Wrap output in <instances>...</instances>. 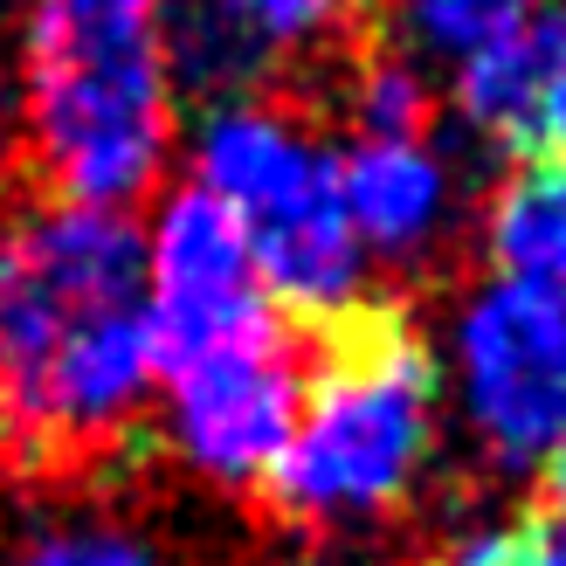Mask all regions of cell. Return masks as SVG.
<instances>
[{
  "mask_svg": "<svg viewBox=\"0 0 566 566\" xmlns=\"http://www.w3.org/2000/svg\"><path fill=\"white\" fill-rule=\"evenodd\" d=\"M512 539V566H566V504L525 512L518 525H504Z\"/></svg>",
  "mask_w": 566,
  "mask_h": 566,
  "instance_id": "cell-15",
  "label": "cell"
},
{
  "mask_svg": "<svg viewBox=\"0 0 566 566\" xmlns=\"http://www.w3.org/2000/svg\"><path fill=\"white\" fill-rule=\"evenodd\" d=\"M201 193H214L249 242L263 297L291 318L338 325L359 311L366 249L353 242L346 201H338V153H325L297 118L270 104H214L201 125Z\"/></svg>",
  "mask_w": 566,
  "mask_h": 566,
  "instance_id": "cell-4",
  "label": "cell"
},
{
  "mask_svg": "<svg viewBox=\"0 0 566 566\" xmlns=\"http://www.w3.org/2000/svg\"><path fill=\"white\" fill-rule=\"evenodd\" d=\"M297 394L304 366L276 325L242 346L174 366L166 374V436H174L180 463L214 484H270L297 421Z\"/></svg>",
  "mask_w": 566,
  "mask_h": 566,
  "instance_id": "cell-7",
  "label": "cell"
},
{
  "mask_svg": "<svg viewBox=\"0 0 566 566\" xmlns=\"http://www.w3.org/2000/svg\"><path fill=\"white\" fill-rule=\"evenodd\" d=\"M146 380V235L70 201L0 221V449H97Z\"/></svg>",
  "mask_w": 566,
  "mask_h": 566,
  "instance_id": "cell-1",
  "label": "cell"
},
{
  "mask_svg": "<svg viewBox=\"0 0 566 566\" xmlns=\"http://www.w3.org/2000/svg\"><path fill=\"white\" fill-rule=\"evenodd\" d=\"M491 256L497 276L539 283L566 297V159H518L491 201Z\"/></svg>",
  "mask_w": 566,
  "mask_h": 566,
  "instance_id": "cell-10",
  "label": "cell"
},
{
  "mask_svg": "<svg viewBox=\"0 0 566 566\" xmlns=\"http://www.w3.org/2000/svg\"><path fill=\"white\" fill-rule=\"evenodd\" d=\"M525 153H539V159H566V55H559V70L546 76V97H539V111H532Z\"/></svg>",
  "mask_w": 566,
  "mask_h": 566,
  "instance_id": "cell-16",
  "label": "cell"
},
{
  "mask_svg": "<svg viewBox=\"0 0 566 566\" xmlns=\"http://www.w3.org/2000/svg\"><path fill=\"white\" fill-rule=\"evenodd\" d=\"M532 8H539V0H401V21H408V35L421 49L463 63L476 42H491L497 28H512Z\"/></svg>",
  "mask_w": 566,
  "mask_h": 566,
  "instance_id": "cell-12",
  "label": "cell"
},
{
  "mask_svg": "<svg viewBox=\"0 0 566 566\" xmlns=\"http://www.w3.org/2000/svg\"><path fill=\"white\" fill-rule=\"evenodd\" d=\"M146 325H153V374L242 346L256 332H276V304L263 297L249 242L229 208L201 187L166 193L146 235Z\"/></svg>",
  "mask_w": 566,
  "mask_h": 566,
  "instance_id": "cell-6",
  "label": "cell"
},
{
  "mask_svg": "<svg viewBox=\"0 0 566 566\" xmlns=\"http://www.w3.org/2000/svg\"><path fill=\"white\" fill-rule=\"evenodd\" d=\"M208 8H221L263 55H276V49H311V42H325L332 28L353 21L359 0H208Z\"/></svg>",
  "mask_w": 566,
  "mask_h": 566,
  "instance_id": "cell-13",
  "label": "cell"
},
{
  "mask_svg": "<svg viewBox=\"0 0 566 566\" xmlns=\"http://www.w3.org/2000/svg\"><path fill=\"white\" fill-rule=\"evenodd\" d=\"M429 566H512V539H504V525H484V532H463L449 553H436Z\"/></svg>",
  "mask_w": 566,
  "mask_h": 566,
  "instance_id": "cell-17",
  "label": "cell"
},
{
  "mask_svg": "<svg viewBox=\"0 0 566 566\" xmlns=\"http://www.w3.org/2000/svg\"><path fill=\"white\" fill-rule=\"evenodd\" d=\"M546 470H553V504H566V436H559V449L546 457Z\"/></svg>",
  "mask_w": 566,
  "mask_h": 566,
  "instance_id": "cell-18",
  "label": "cell"
},
{
  "mask_svg": "<svg viewBox=\"0 0 566 566\" xmlns=\"http://www.w3.org/2000/svg\"><path fill=\"white\" fill-rule=\"evenodd\" d=\"M353 125H366V138H421L429 125V83L401 55H374L353 70Z\"/></svg>",
  "mask_w": 566,
  "mask_h": 566,
  "instance_id": "cell-11",
  "label": "cell"
},
{
  "mask_svg": "<svg viewBox=\"0 0 566 566\" xmlns=\"http://www.w3.org/2000/svg\"><path fill=\"white\" fill-rule=\"evenodd\" d=\"M457 380L484 457L546 463L566 436V297L491 276L457 318Z\"/></svg>",
  "mask_w": 566,
  "mask_h": 566,
  "instance_id": "cell-5",
  "label": "cell"
},
{
  "mask_svg": "<svg viewBox=\"0 0 566 566\" xmlns=\"http://www.w3.org/2000/svg\"><path fill=\"white\" fill-rule=\"evenodd\" d=\"M436 442V359L401 311H346L304 374L270 491L291 518L359 525L394 512Z\"/></svg>",
  "mask_w": 566,
  "mask_h": 566,
  "instance_id": "cell-3",
  "label": "cell"
},
{
  "mask_svg": "<svg viewBox=\"0 0 566 566\" xmlns=\"http://www.w3.org/2000/svg\"><path fill=\"white\" fill-rule=\"evenodd\" d=\"M8 132L14 125H8V91H0V153H8Z\"/></svg>",
  "mask_w": 566,
  "mask_h": 566,
  "instance_id": "cell-19",
  "label": "cell"
},
{
  "mask_svg": "<svg viewBox=\"0 0 566 566\" xmlns=\"http://www.w3.org/2000/svg\"><path fill=\"white\" fill-rule=\"evenodd\" d=\"M566 55V8H532L512 28H497L491 42H476L457 63V104L476 132L525 146L532 111L546 97V76Z\"/></svg>",
  "mask_w": 566,
  "mask_h": 566,
  "instance_id": "cell-9",
  "label": "cell"
},
{
  "mask_svg": "<svg viewBox=\"0 0 566 566\" xmlns=\"http://www.w3.org/2000/svg\"><path fill=\"white\" fill-rule=\"evenodd\" d=\"M14 566H166V559L118 525H49L21 546Z\"/></svg>",
  "mask_w": 566,
  "mask_h": 566,
  "instance_id": "cell-14",
  "label": "cell"
},
{
  "mask_svg": "<svg viewBox=\"0 0 566 566\" xmlns=\"http://www.w3.org/2000/svg\"><path fill=\"white\" fill-rule=\"evenodd\" d=\"M338 201L359 249L408 263L449 221V166L421 138H359L338 153Z\"/></svg>",
  "mask_w": 566,
  "mask_h": 566,
  "instance_id": "cell-8",
  "label": "cell"
},
{
  "mask_svg": "<svg viewBox=\"0 0 566 566\" xmlns=\"http://www.w3.org/2000/svg\"><path fill=\"white\" fill-rule=\"evenodd\" d=\"M21 118L55 201L97 214L146 201L174 146L166 0H35Z\"/></svg>",
  "mask_w": 566,
  "mask_h": 566,
  "instance_id": "cell-2",
  "label": "cell"
}]
</instances>
